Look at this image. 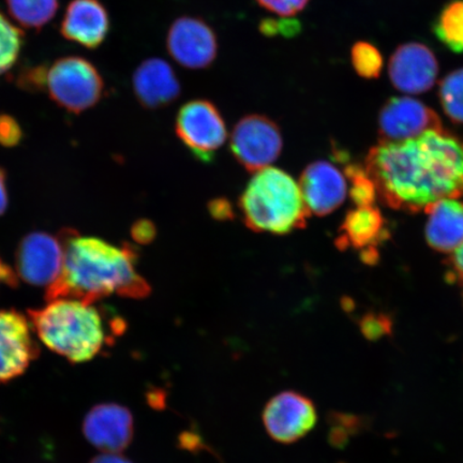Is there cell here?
Masks as SVG:
<instances>
[{
  "label": "cell",
  "mask_w": 463,
  "mask_h": 463,
  "mask_svg": "<svg viewBox=\"0 0 463 463\" xmlns=\"http://www.w3.org/2000/svg\"><path fill=\"white\" fill-rule=\"evenodd\" d=\"M211 215L220 222H225V220H231L234 217L233 208H232L231 203L225 199L213 200L208 205Z\"/></svg>",
  "instance_id": "obj_32"
},
{
  "label": "cell",
  "mask_w": 463,
  "mask_h": 463,
  "mask_svg": "<svg viewBox=\"0 0 463 463\" xmlns=\"http://www.w3.org/2000/svg\"><path fill=\"white\" fill-rule=\"evenodd\" d=\"M33 332L21 312L0 310V384L19 378L37 360L40 349Z\"/></svg>",
  "instance_id": "obj_12"
},
{
  "label": "cell",
  "mask_w": 463,
  "mask_h": 463,
  "mask_svg": "<svg viewBox=\"0 0 463 463\" xmlns=\"http://www.w3.org/2000/svg\"><path fill=\"white\" fill-rule=\"evenodd\" d=\"M450 266L455 279L463 283V245L451 256Z\"/></svg>",
  "instance_id": "obj_34"
},
{
  "label": "cell",
  "mask_w": 463,
  "mask_h": 463,
  "mask_svg": "<svg viewBox=\"0 0 463 463\" xmlns=\"http://www.w3.org/2000/svg\"><path fill=\"white\" fill-rule=\"evenodd\" d=\"M364 170L387 206L426 211L439 201L463 196V140L442 129L413 140L379 143L370 149Z\"/></svg>",
  "instance_id": "obj_1"
},
{
  "label": "cell",
  "mask_w": 463,
  "mask_h": 463,
  "mask_svg": "<svg viewBox=\"0 0 463 463\" xmlns=\"http://www.w3.org/2000/svg\"><path fill=\"white\" fill-rule=\"evenodd\" d=\"M392 322L384 315L368 314L362 318L361 331L370 340H376L390 334Z\"/></svg>",
  "instance_id": "obj_28"
},
{
  "label": "cell",
  "mask_w": 463,
  "mask_h": 463,
  "mask_svg": "<svg viewBox=\"0 0 463 463\" xmlns=\"http://www.w3.org/2000/svg\"><path fill=\"white\" fill-rule=\"evenodd\" d=\"M28 318L44 345L72 364L94 360L114 335L95 304L83 300H49L43 308L29 310Z\"/></svg>",
  "instance_id": "obj_3"
},
{
  "label": "cell",
  "mask_w": 463,
  "mask_h": 463,
  "mask_svg": "<svg viewBox=\"0 0 463 463\" xmlns=\"http://www.w3.org/2000/svg\"><path fill=\"white\" fill-rule=\"evenodd\" d=\"M166 50L178 65L191 71H202L210 68L216 61L217 34L200 17H178L167 32Z\"/></svg>",
  "instance_id": "obj_8"
},
{
  "label": "cell",
  "mask_w": 463,
  "mask_h": 463,
  "mask_svg": "<svg viewBox=\"0 0 463 463\" xmlns=\"http://www.w3.org/2000/svg\"><path fill=\"white\" fill-rule=\"evenodd\" d=\"M462 285H463V283H462Z\"/></svg>",
  "instance_id": "obj_39"
},
{
  "label": "cell",
  "mask_w": 463,
  "mask_h": 463,
  "mask_svg": "<svg viewBox=\"0 0 463 463\" xmlns=\"http://www.w3.org/2000/svg\"><path fill=\"white\" fill-rule=\"evenodd\" d=\"M428 213L426 240L434 250L454 253L463 245V202L444 199L434 203Z\"/></svg>",
  "instance_id": "obj_18"
},
{
  "label": "cell",
  "mask_w": 463,
  "mask_h": 463,
  "mask_svg": "<svg viewBox=\"0 0 463 463\" xmlns=\"http://www.w3.org/2000/svg\"><path fill=\"white\" fill-rule=\"evenodd\" d=\"M179 447L188 450H199L203 449L202 439L194 432H184L179 437Z\"/></svg>",
  "instance_id": "obj_33"
},
{
  "label": "cell",
  "mask_w": 463,
  "mask_h": 463,
  "mask_svg": "<svg viewBox=\"0 0 463 463\" xmlns=\"http://www.w3.org/2000/svg\"><path fill=\"white\" fill-rule=\"evenodd\" d=\"M310 0H257L260 7L280 17H292L302 13Z\"/></svg>",
  "instance_id": "obj_27"
},
{
  "label": "cell",
  "mask_w": 463,
  "mask_h": 463,
  "mask_svg": "<svg viewBox=\"0 0 463 463\" xmlns=\"http://www.w3.org/2000/svg\"><path fill=\"white\" fill-rule=\"evenodd\" d=\"M352 66L361 78L379 79L383 71V56L373 43L358 42L351 50Z\"/></svg>",
  "instance_id": "obj_24"
},
{
  "label": "cell",
  "mask_w": 463,
  "mask_h": 463,
  "mask_svg": "<svg viewBox=\"0 0 463 463\" xmlns=\"http://www.w3.org/2000/svg\"><path fill=\"white\" fill-rule=\"evenodd\" d=\"M299 188L307 210L321 217L337 210L347 194L345 176L327 161H317L307 166L300 176Z\"/></svg>",
  "instance_id": "obj_15"
},
{
  "label": "cell",
  "mask_w": 463,
  "mask_h": 463,
  "mask_svg": "<svg viewBox=\"0 0 463 463\" xmlns=\"http://www.w3.org/2000/svg\"><path fill=\"white\" fill-rule=\"evenodd\" d=\"M345 177L351 182L350 195L356 207L372 206L378 194L373 179L364 167L356 165L346 166Z\"/></svg>",
  "instance_id": "obj_25"
},
{
  "label": "cell",
  "mask_w": 463,
  "mask_h": 463,
  "mask_svg": "<svg viewBox=\"0 0 463 463\" xmlns=\"http://www.w3.org/2000/svg\"><path fill=\"white\" fill-rule=\"evenodd\" d=\"M82 430L87 441L102 453L119 454L132 442L135 420L124 405L100 403L86 414Z\"/></svg>",
  "instance_id": "obj_13"
},
{
  "label": "cell",
  "mask_w": 463,
  "mask_h": 463,
  "mask_svg": "<svg viewBox=\"0 0 463 463\" xmlns=\"http://www.w3.org/2000/svg\"><path fill=\"white\" fill-rule=\"evenodd\" d=\"M2 283L5 286L14 288L16 287L17 278L14 271L0 259V285H2Z\"/></svg>",
  "instance_id": "obj_35"
},
{
  "label": "cell",
  "mask_w": 463,
  "mask_h": 463,
  "mask_svg": "<svg viewBox=\"0 0 463 463\" xmlns=\"http://www.w3.org/2000/svg\"><path fill=\"white\" fill-rule=\"evenodd\" d=\"M65 249L60 237L33 232L23 239L16 251L17 276L29 285L50 288L61 277Z\"/></svg>",
  "instance_id": "obj_11"
},
{
  "label": "cell",
  "mask_w": 463,
  "mask_h": 463,
  "mask_svg": "<svg viewBox=\"0 0 463 463\" xmlns=\"http://www.w3.org/2000/svg\"><path fill=\"white\" fill-rule=\"evenodd\" d=\"M157 234L156 225L147 219L138 220L131 228V236L138 244L147 245L154 241Z\"/></svg>",
  "instance_id": "obj_31"
},
{
  "label": "cell",
  "mask_w": 463,
  "mask_h": 463,
  "mask_svg": "<svg viewBox=\"0 0 463 463\" xmlns=\"http://www.w3.org/2000/svg\"><path fill=\"white\" fill-rule=\"evenodd\" d=\"M104 89L99 71L84 57H62L49 69L46 90L52 101L69 113L80 114L96 107Z\"/></svg>",
  "instance_id": "obj_5"
},
{
  "label": "cell",
  "mask_w": 463,
  "mask_h": 463,
  "mask_svg": "<svg viewBox=\"0 0 463 463\" xmlns=\"http://www.w3.org/2000/svg\"><path fill=\"white\" fill-rule=\"evenodd\" d=\"M385 220L374 205L356 207L347 213L341 233L335 241L340 249L353 247L366 250L382 240Z\"/></svg>",
  "instance_id": "obj_19"
},
{
  "label": "cell",
  "mask_w": 463,
  "mask_h": 463,
  "mask_svg": "<svg viewBox=\"0 0 463 463\" xmlns=\"http://www.w3.org/2000/svg\"><path fill=\"white\" fill-rule=\"evenodd\" d=\"M242 219L254 232L276 235L303 229L310 215L292 176L277 167L257 172L240 199Z\"/></svg>",
  "instance_id": "obj_4"
},
{
  "label": "cell",
  "mask_w": 463,
  "mask_h": 463,
  "mask_svg": "<svg viewBox=\"0 0 463 463\" xmlns=\"http://www.w3.org/2000/svg\"><path fill=\"white\" fill-rule=\"evenodd\" d=\"M50 67L46 63L22 68L16 74L15 83L20 90L37 94L48 89Z\"/></svg>",
  "instance_id": "obj_26"
},
{
  "label": "cell",
  "mask_w": 463,
  "mask_h": 463,
  "mask_svg": "<svg viewBox=\"0 0 463 463\" xmlns=\"http://www.w3.org/2000/svg\"><path fill=\"white\" fill-rule=\"evenodd\" d=\"M179 140L196 160L211 164L228 137L227 126L216 104L194 99L179 109L175 120Z\"/></svg>",
  "instance_id": "obj_6"
},
{
  "label": "cell",
  "mask_w": 463,
  "mask_h": 463,
  "mask_svg": "<svg viewBox=\"0 0 463 463\" xmlns=\"http://www.w3.org/2000/svg\"><path fill=\"white\" fill-rule=\"evenodd\" d=\"M436 37L453 53H463V0H451L432 24Z\"/></svg>",
  "instance_id": "obj_21"
},
{
  "label": "cell",
  "mask_w": 463,
  "mask_h": 463,
  "mask_svg": "<svg viewBox=\"0 0 463 463\" xmlns=\"http://www.w3.org/2000/svg\"><path fill=\"white\" fill-rule=\"evenodd\" d=\"M90 463H133L130 459L126 458L125 456L119 454L103 453L102 455L95 457Z\"/></svg>",
  "instance_id": "obj_36"
},
{
  "label": "cell",
  "mask_w": 463,
  "mask_h": 463,
  "mask_svg": "<svg viewBox=\"0 0 463 463\" xmlns=\"http://www.w3.org/2000/svg\"><path fill=\"white\" fill-rule=\"evenodd\" d=\"M260 32L268 37H274L277 34L293 37L294 34L299 33L300 23L297 20L288 19V17L280 21L268 19L260 22Z\"/></svg>",
  "instance_id": "obj_29"
},
{
  "label": "cell",
  "mask_w": 463,
  "mask_h": 463,
  "mask_svg": "<svg viewBox=\"0 0 463 463\" xmlns=\"http://www.w3.org/2000/svg\"><path fill=\"white\" fill-rule=\"evenodd\" d=\"M8 207V193L7 184H5V173L0 169V216L7 210Z\"/></svg>",
  "instance_id": "obj_37"
},
{
  "label": "cell",
  "mask_w": 463,
  "mask_h": 463,
  "mask_svg": "<svg viewBox=\"0 0 463 463\" xmlns=\"http://www.w3.org/2000/svg\"><path fill=\"white\" fill-rule=\"evenodd\" d=\"M147 402L154 409H164L165 395L164 392L154 390L147 392Z\"/></svg>",
  "instance_id": "obj_38"
},
{
  "label": "cell",
  "mask_w": 463,
  "mask_h": 463,
  "mask_svg": "<svg viewBox=\"0 0 463 463\" xmlns=\"http://www.w3.org/2000/svg\"><path fill=\"white\" fill-rule=\"evenodd\" d=\"M5 5L17 24L33 31H42L60 9L58 0H5Z\"/></svg>",
  "instance_id": "obj_20"
},
{
  "label": "cell",
  "mask_w": 463,
  "mask_h": 463,
  "mask_svg": "<svg viewBox=\"0 0 463 463\" xmlns=\"http://www.w3.org/2000/svg\"><path fill=\"white\" fill-rule=\"evenodd\" d=\"M393 87L404 94L419 95L432 89L439 74L436 55L427 45L410 43L398 46L389 63Z\"/></svg>",
  "instance_id": "obj_14"
},
{
  "label": "cell",
  "mask_w": 463,
  "mask_h": 463,
  "mask_svg": "<svg viewBox=\"0 0 463 463\" xmlns=\"http://www.w3.org/2000/svg\"><path fill=\"white\" fill-rule=\"evenodd\" d=\"M262 420L271 439L291 444L314 430L317 413L310 398L298 392L287 391L278 393L266 403Z\"/></svg>",
  "instance_id": "obj_9"
},
{
  "label": "cell",
  "mask_w": 463,
  "mask_h": 463,
  "mask_svg": "<svg viewBox=\"0 0 463 463\" xmlns=\"http://www.w3.org/2000/svg\"><path fill=\"white\" fill-rule=\"evenodd\" d=\"M282 147L280 127L265 115L244 116L232 132V155L249 172L269 167L279 158Z\"/></svg>",
  "instance_id": "obj_7"
},
{
  "label": "cell",
  "mask_w": 463,
  "mask_h": 463,
  "mask_svg": "<svg viewBox=\"0 0 463 463\" xmlns=\"http://www.w3.org/2000/svg\"><path fill=\"white\" fill-rule=\"evenodd\" d=\"M380 143H399L442 130L434 109L410 97H392L381 108L378 118Z\"/></svg>",
  "instance_id": "obj_10"
},
{
  "label": "cell",
  "mask_w": 463,
  "mask_h": 463,
  "mask_svg": "<svg viewBox=\"0 0 463 463\" xmlns=\"http://www.w3.org/2000/svg\"><path fill=\"white\" fill-rule=\"evenodd\" d=\"M65 260L61 275L46 288L45 298H74L95 304L118 294L127 298H147L152 288L137 273V253L129 244L121 247L67 230L61 235Z\"/></svg>",
  "instance_id": "obj_2"
},
{
  "label": "cell",
  "mask_w": 463,
  "mask_h": 463,
  "mask_svg": "<svg viewBox=\"0 0 463 463\" xmlns=\"http://www.w3.org/2000/svg\"><path fill=\"white\" fill-rule=\"evenodd\" d=\"M132 89L138 103L148 109L169 107L182 94V85L170 63L161 58H149L137 68Z\"/></svg>",
  "instance_id": "obj_17"
},
{
  "label": "cell",
  "mask_w": 463,
  "mask_h": 463,
  "mask_svg": "<svg viewBox=\"0 0 463 463\" xmlns=\"http://www.w3.org/2000/svg\"><path fill=\"white\" fill-rule=\"evenodd\" d=\"M23 140V130L14 116L0 114V145L5 147L17 146Z\"/></svg>",
  "instance_id": "obj_30"
},
{
  "label": "cell",
  "mask_w": 463,
  "mask_h": 463,
  "mask_svg": "<svg viewBox=\"0 0 463 463\" xmlns=\"http://www.w3.org/2000/svg\"><path fill=\"white\" fill-rule=\"evenodd\" d=\"M109 29L111 21L100 0H72L61 23L63 38L89 50L100 48Z\"/></svg>",
  "instance_id": "obj_16"
},
{
  "label": "cell",
  "mask_w": 463,
  "mask_h": 463,
  "mask_svg": "<svg viewBox=\"0 0 463 463\" xmlns=\"http://www.w3.org/2000/svg\"><path fill=\"white\" fill-rule=\"evenodd\" d=\"M24 43V32L0 11V75L16 65Z\"/></svg>",
  "instance_id": "obj_22"
},
{
  "label": "cell",
  "mask_w": 463,
  "mask_h": 463,
  "mask_svg": "<svg viewBox=\"0 0 463 463\" xmlns=\"http://www.w3.org/2000/svg\"><path fill=\"white\" fill-rule=\"evenodd\" d=\"M439 100L453 123L463 124V68L450 72L441 80Z\"/></svg>",
  "instance_id": "obj_23"
}]
</instances>
